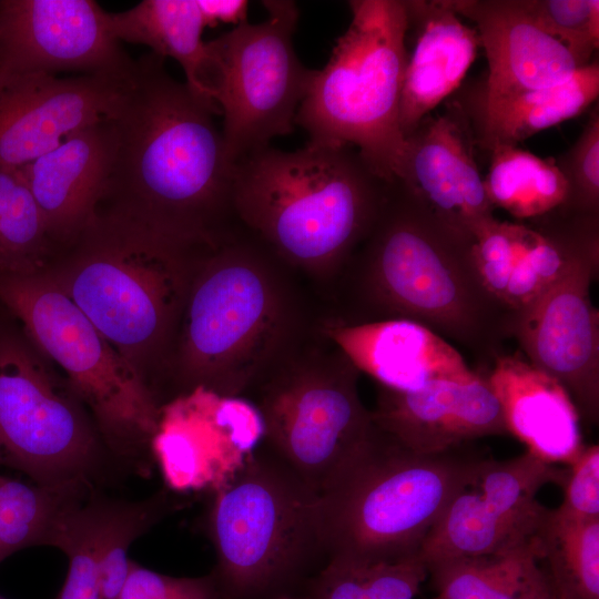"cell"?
<instances>
[{
    "instance_id": "obj_1",
    "label": "cell",
    "mask_w": 599,
    "mask_h": 599,
    "mask_svg": "<svg viewBox=\"0 0 599 599\" xmlns=\"http://www.w3.org/2000/svg\"><path fill=\"white\" fill-rule=\"evenodd\" d=\"M471 245L399 181L389 183L376 221L321 303V313L347 325L416 322L493 363L512 337L517 313L485 287Z\"/></svg>"
},
{
    "instance_id": "obj_2",
    "label": "cell",
    "mask_w": 599,
    "mask_h": 599,
    "mask_svg": "<svg viewBox=\"0 0 599 599\" xmlns=\"http://www.w3.org/2000/svg\"><path fill=\"white\" fill-rule=\"evenodd\" d=\"M221 112L149 52L111 116L115 150L99 205L181 240L215 244L241 225L233 209L235 165L214 115Z\"/></svg>"
},
{
    "instance_id": "obj_3",
    "label": "cell",
    "mask_w": 599,
    "mask_h": 599,
    "mask_svg": "<svg viewBox=\"0 0 599 599\" xmlns=\"http://www.w3.org/2000/svg\"><path fill=\"white\" fill-rule=\"evenodd\" d=\"M308 290L242 226L211 245L193 276L170 358L172 397L197 386L241 396L317 316L319 302Z\"/></svg>"
},
{
    "instance_id": "obj_4",
    "label": "cell",
    "mask_w": 599,
    "mask_h": 599,
    "mask_svg": "<svg viewBox=\"0 0 599 599\" xmlns=\"http://www.w3.org/2000/svg\"><path fill=\"white\" fill-rule=\"evenodd\" d=\"M211 245L99 205L43 273L154 390L166 378L186 296Z\"/></svg>"
},
{
    "instance_id": "obj_5",
    "label": "cell",
    "mask_w": 599,
    "mask_h": 599,
    "mask_svg": "<svg viewBox=\"0 0 599 599\" xmlns=\"http://www.w3.org/2000/svg\"><path fill=\"white\" fill-rule=\"evenodd\" d=\"M388 184L349 145H268L236 162L233 209L322 303L370 231Z\"/></svg>"
},
{
    "instance_id": "obj_6",
    "label": "cell",
    "mask_w": 599,
    "mask_h": 599,
    "mask_svg": "<svg viewBox=\"0 0 599 599\" xmlns=\"http://www.w3.org/2000/svg\"><path fill=\"white\" fill-rule=\"evenodd\" d=\"M224 599H291L325 566L322 496L261 444L206 517Z\"/></svg>"
},
{
    "instance_id": "obj_7",
    "label": "cell",
    "mask_w": 599,
    "mask_h": 599,
    "mask_svg": "<svg viewBox=\"0 0 599 599\" xmlns=\"http://www.w3.org/2000/svg\"><path fill=\"white\" fill-rule=\"evenodd\" d=\"M466 445L417 454L376 427L322 495L328 560L376 564L418 557L484 458Z\"/></svg>"
},
{
    "instance_id": "obj_8",
    "label": "cell",
    "mask_w": 599,
    "mask_h": 599,
    "mask_svg": "<svg viewBox=\"0 0 599 599\" xmlns=\"http://www.w3.org/2000/svg\"><path fill=\"white\" fill-rule=\"evenodd\" d=\"M351 22L315 74L295 124L312 143L349 145L386 183L402 176L399 104L408 57L405 0H352Z\"/></svg>"
},
{
    "instance_id": "obj_9",
    "label": "cell",
    "mask_w": 599,
    "mask_h": 599,
    "mask_svg": "<svg viewBox=\"0 0 599 599\" xmlns=\"http://www.w3.org/2000/svg\"><path fill=\"white\" fill-rule=\"evenodd\" d=\"M318 314L240 397L261 416L262 444L322 496L376 426L358 393L361 372L321 331Z\"/></svg>"
},
{
    "instance_id": "obj_10",
    "label": "cell",
    "mask_w": 599,
    "mask_h": 599,
    "mask_svg": "<svg viewBox=\"0 0 599 599\" xmlns=\"http://www.w3.org/2000/svg\"><path fill=\"white\" fill-rule=\"evenodd\" d=\"M0 306L55 363L121 456L150 449L162 403L136 369L44 273H0Z\"/></svg>"
},
{
    "instance_id": "obj_11",
    "label": "cell",
    "mask_w": 599,
    "mask_h": 599,
    "mask_svg": "<svg viewBox=\"0 0 599 599\" xmlns=\"http://www.w3.org/2000/svg\"><path fill=\"white\" fill-rule=\"evenodd\" d=\"M6 314L0 315V463L39 486L79 494L98 460L95 434L68 382L58 379Z\"/></svg>"
},
{
    "instance_id": "obj_12",
    "label": "cell",
    "mask_w": 599,
    "mask_h": 599,
    "mask_svg": "<svg viewBox=\"0 0 599 599\" xmlns=\"http://www.w3.org/2000/svg\"><path fill=\"white\" fill-rule=\"evenodd\" d=\"M263 6L264 21L241 23L207 41L220 67L216 103L223 115V141L234 163L293 132L315 74L294 50L300 17L295 2L267 0Z\"/></svg>"
},
{
    "instance_id": "obj_13",
    "label": "cell",
    "mask_w": 599,
    "mask_h": 599,
    "mask_svg": "<svg viewBox=\"0 0 599 599\" xmlns=\"http://www.w3.org/2000/svg\"><path fill=\"white\" fill-rule=\"evenodd\" d=\"M562 476L564 468L528 450L505 460L483 458L425 538L418 558L426 566L532 544L549 509L536 495L547 484L559 485Z\"/></svg>"
},
{
    "instance_id": "obj_14",
    "label": "cell",
    "mask_w": 599,
    "mask_h": 599,
    "mask_svg": "<svg viewBox=\"0 0 599 599\" xmlns=\"http://www.w3.org/2000/svg\"><path fill=\"white\" fill-rule=\"evenodd\" d=\"M264 426L245 398L197 386L163 402L151 451L177 493L225 487L261 444Z\"/></svg>"
},
{
    "instance_id": "obj_15",
    "label": "cell",
    "mask_w": 599,
    "mask_h": 599,
    "mask_svg": "<svg viewBox=\"0 0 599 599\" xmlns=\"http://www.w3.org/2000/svg\"><path fill=\"white\" fill-rule=\"evenodd\" d=\"M598 272L599 247L518 312L512 329L525 358L565 388L588 426L599 422V314L590 300Z\"/></svg>"
},
{
    "instance_id": "obj_16",
    "label": "cell",
    "mask_w": 599,
    "mask_h": 599,
    "mask_svg": "<svg viewBox=\"0 0 599 599\" xmlns=\"http://www.w3.org/2000/svg\"><path fill=\"white\" fill-rule=\"evenodd\" d=\"M92 0H0V68L128 80L135 60Z\"/></svg>"
},
{
    "instance_id": "obj_17",
    "label": "cell",
    "mask_w": 599,
    "mask_h": 599,
    "mask_svg": "<svg viewBox=\"0 0 599 599\" xmlns=\"http://www.w3.org/2000/svg\"><path fill=\"white\" fill-rule=\"evenodd\" d=\"M599 247V214L559 206L527 222L494 219L474 236L471 255L488 292L518 313L582 254Z\"/></svg>"
},
{
    "instance_id": "obj_18",
    "label": "cell",
    "mask_w": 599,
    "mask_h": 599,
    "mask_svg": "<svg viewBox=\"0 0 599 599\" xmlns=\"http://www.w3.org/2000/svg\"><path fill=\"white\" fill-rule=\"evenodd\" d=\"M130 79L0 68V167H21L110 119Z\"/></svg>"
},
{
    "instance_id": "obj_19",
    "label": "cell",
    "mask_w": 599,
    "mask_h": 599,
    "mask_svg": "<svg viewBox=\"0 0 599 599\" xmlns=\"http://www.w3.org/2000/svg\"><path fill=\"white\" fill-rule=\"evenodd\" d=\"M398 180L432 214L451 230L474 241L495 219L475 159L476 136L460 102L445 112L428 114L405 139Z\"/></svg>"
},
{
    "instance_id": "obj_20",
    "label": "cell",
    "mask_w": 599,
    "mask_h": 599,
    "mask_svg": "<svg viewBox=\"0 0 599 599\" xmlns=\"http://www.w3.org/2000/svg\"><path fill=\"white\" fill-rule=\"evenodd\" d=\"M372 410L378 429L417 454H439L486 437L509 435L486 377L433 382L398 392L377 385Z\"/></svg>"
},
{
    "instance_id": "obj_21",
    "label": "cell",
    "mask_w": 599,
    "mask_h": 599,
    "mask_svg": "<svg viewBox=\"0 0 599 599\" xmlns=\"http://www.w3.org/2000/svg\"><path fill=\"white\" fill-rule=\"evenodd\" d=\"M475 23L488 73L475 105L554 85L579 67L568 49L541 29L522 0H450Z\"/></svg>"
},
{
    "instance_id": "obj_22",
    "label": "cell",
    "mask_w": 599,
    "mask_h": 599,
    "mask_svg": "<svg viewBox=\"0 0 599 599\" xmlns=\"http://www.w3.org/2000/svg\"><path fill=\"white\" fill-rule=\"evenodd\" d=\"M321 331L354 366L398 392H412L438 380L468 383L481 374L471 370L445 338L416 322L388 319L356 325L318 314Z\"/></svg>"
},
{
    "instance_id": "obj_23",
    "label": "cell",
    "mask_w": 599,
    "mask_h": 599,
    "mask_svg": "<svg viewBox=\"0 0 599 599\" xmlns=\"http://www.w3.org/2000/svg\"><path fill=\"white\" fill-rule=\"evenodd\" d=\"M111 118L85 126L19 167L59 247L72 241L103 199L114 159Z\"/></svg>"
},
{
    "instance_id": "obj_24",
    "label": "cell",
    "mask_w": 599,
    "mask_h": 599,
    "mask_svg": "<svg viewBox=\"0 0 599 599\" xmlns=\"http://www.w3.org/2000/svg\"><path fill=\"white\" fill-rule=\"evenodd\" d=\"M414 48L408 53L399 104L406 139L461 83L480 41L450 0H405Z\"/></svg>"
},
{
    "instance_id": "obj_25",
    "label": "cell",
    "mask_w": 599,
    "mask_h": 599,
    "mask_svg": "<svg viewBox=\"0 0 599 599\" xmlns=\"http://www.w3.org/2000/svg\"><path fill=\"white\" fill-rule=\"evenodd\" d=\"M491 364L485 377L499 402L508 434L546 463L569 465L585 445L579 415L565 388L521 353H500Z\"/></svg>"
},
{
    "instance_id": "obj_26",
    "label": "cell",
    "mask_w": 599,
    "mask_h": 599,
    "mask_svg": "<svg viewBox=\"0 0 599 599\" xmlns=\"http://www.w3.org/2000/svg\"><path fill=\"white\" fill-rule=\"evenodd\" d=\"M109 20L118 41L143 44L161 58L177 61L186 85L220 111V67L202 38L206 24L197 0H143L110 12Z\"/></svg>"
},
{
    "instance_id": "obj_27",
    "label": "cell",
    "mask_w": 599,
    "mask_h": 599,
    "mask_svg": "<svg viewBox=\"0 0 599 599\" xmlns=\"http://www.w3.org/2000/svg\"><path fill=\"white\" fill-rule=\"evenodd\" d=\"M599 95V62L592 60L568 79L518 92L487 104L464 108L477 146L517 145L534 134L585 112Z\"/></svg>"
},
{
    "instance_id": "obj_28",
    "label": "cell",
    "mask_w": 599,
    "mask_h": 599,
    "mask_svg": "<svg viewBox=\"0 0 599 599\" xmlns=\"http://www.w3.org/2000/svg\"><path fill=\"white\" fill-rule=\"evenodd\" d=\"M540 551L532 544L481 556L426 565L439 599H529L545 577Z\"/></svg>"
},
{
    "instance_id": "obj_29",
    "label": "cell",
    "mask_w": 599,
    "mask_h": 599,
    "mask_svg": "<svg viewBox=\"0 0 599 599\" xmlns=\"http://www.w3.org/2000/svg\"><path fill=\"white\" fill-rule=\"evenodd\" d=\"M488 152L490 163L483 181L494 209L527 222L566 202L568 185L555 158L542 159L517 145H496Z\"/></svg>"
},
{
    "instance_id": "obj_30",
    "label": "cell",
    "mask_w": 599,
    "mask_h": 599,
    "mask_svg": "<svg viewBox=\"0 0 599 599\" xmlns=\"http://www.w3.org/2000/svg\"><path fill=\"white\" fill-rule=\"evenodd\" d=\"M537 542L556 599H599V518L548 509Z\"/></svg>"
},
{
    "instance_id": "obj_31",
    "label": "cell",
    "mask_w": 599,
    "mask_h": 599,
    "mask_svg": "<svg viewBox=\"0 0 599 599\" xmlns=\"http://www.w3.org/2000/svg\"><path fill=\"white\" fill-rule=\"evenodd\" d=\"M55 252L44 217L19 167H0V273H43Z\"/></svg>"
},
{
    "instance_id": "obj_32",
    "label": "cell",
    "mask_w": 599,
    "mask_h": 599,
    "mask_svg": "<svg viewBox=\"0 0 599 599\" xmlns=\"http://www.w3.org/2000/svg\"><path fill=\"white\" fill-rule=\"evenodd\" d=\"M427 576L418 557L376 564L332 559L303 591L305 599H414Z\"/></svg>"
},
{
    "instance_id": "obj_33",
    "label": "cell",
    "mask_w": 599,
    "mask_h": 599,
    "mask_svg": "<svg viewBox=\"0 0 599 599\" xmlns=\"http://www.w3.org/2000/svg\"><path fill=\"white\" fill-rule=\"evenodd\" d=\"M175 505L164 490L140 502H101L98 565L102 599H118L131 567L130 546Z\"/></svg>"
},
{
    "instance_id": "obj_34",
    "label": "cell",
    "mask_w": 599,
    "mask_h": 599,
    "mask_svg": "<svg viewBox=\"0 0 599 599\" xmlns=\"http://www.w3.org/2000/svg\"><path fill=\"white\" fill-rule=\"evenodd\" d=\"M78 495L0 475V540L7 555L48 546L60 515Z\"/></svg>"
},
{
    "instance_id": "obj_35",
    "label": "cell",
    "mask_w": 599,
    "mask_h": 599,
    "mask_svg": "<svg viewBox=\"0 0 599 599\" xmlns=\"http://www.w3.org/2000/svg\"><path fill=\"white\" fill-rule=\"evenodd\" d=\"M537 24L561 42L579 68L599 45L598 0H522Z\"/></svg>"
},
{
    "instance_id": "obj_36",
    "label": "cell",
    "mask_w": 599,
    "mask_h": 599,
    "mask_svg": "<svg viewBox=\"0 0 599 599\" xmlns=\"http://www.w3.org/2000/svg\"><path fill=\"white\" fill-rule=\"evenodd\" d=\"M555 162L568 185V196L561 206L579 213L599 214L598 105L573 144L555 158Z\"/></svg>"
},
{
    "instance_id": "obj_37",
    "label": "cell",
    "mask_w": 599,
    "mask_h": 599,
    "mask_svg": "<svg viewBox=\"0 0 599 599\" xmlns=\"http://www.w3.org/2000/svg\"><path fill=\"white\" fill-rule=\"evenodd\" d=\"M118 599H224L211 572L202 577H172L131 561Z\"/></svg>"
},
{
    "instance_id": "obj_38",
    "label": "cell",
    "mask_w": 599,
    "mask_h": 599,
    "mask_svg": "<svg viewBox=\"0 0 599 599\" xmlns=\"http://www.w3.org/2000/svg\"><path fill=\"white\" fill-rule=\"evenodd\" d=\"M566 466L559 484L564 499L557 509L575 518H599V446H585Z\"/></svg>"
},
{
    "instance_id": "obj_39",
    "label": "cell",
    "mask_w": 599,
    "mask_h": 599,
    "mask_svg": "<svg viewBox=\"0 0 599 599\" xmlns=\"http://www.w3.org/2000/svg\"><path fill=\"white\" fill-rule=\"evenodd\" d=\"M67 557L69 569L55 599H102L94 554L84 547H78Z\"/></svg>"
},
{
    "instance_id": "obj_40",
    "label": "cell",
    "mask_w": 599,
    "mask_h": 599,
    "mask_svg": "<svg viewBox=\"0 0 599 599\" xmlns=\"http://www.w3.org/2000/svg\"><path fill=\"white\" fill-rule=\"evenodd\" d=\"M206 26L246 22L248 2L245 0H197Z\"/></svg>"
},
{
    "instance_id": "obj_41",
    "label": "cell",
    "mask_w": 599,
    "mask_h": 599,
    "mask_svg": "<svg viewBox=\"0 0 599 599\" xmlns=\"http://www.w3.org/2000/svg\"><path fill=\"white\" fill-rule=\"evenodd\" d=\"M529 599H556L550 588V585L548 582V579L546 577V573H545L544 579L538 585V587L536 588V590L534 591V593L530 596Z\"/></svg>"
},
{
    "instance_id": "obj_42",
    "label": "cell",
    "mask_w": 599,
    "mask_h": 599,
    "mask_svg": "<svg viewBox=\"0 0 599 599\" xmlns=\"http://www.w3.org/2000/svg\"><path fill=\"white\" fill-rule=\"evenodd\" d=\"M9 556L7 555L2 544H1V540H0V562L3 561L6 558H8Z\"/></svg>"
},
{
    "instance_id": "obj_43",
    "label": "cell",
    "mask_w": 599,
    "mask_h": 599,
    "mask_svg": "<svg viewBox=\"0 0 599 599\" xmlns=\"http://www.w3.org/2000/svg\"><path fill=\"white\" fill-rule=\"evenodd\" d=\"M0 599H6V598L0 595Z\"/></svg>"
},
{
    "instance_id": "obj_44",
    "label": "cell",
    "mask_w": 599,
    "mask_h": 599,
    "mask_svg": "<svg viewBox=\"0 0 599 599\" xmlns=\"http://www.w3.org/2000/svg\"><path fill=\"white\" fill-rule=\"evenodd\" d=\"M434 599H439L438 597L434 598Z\"/></svg>"
}]
</instances>
